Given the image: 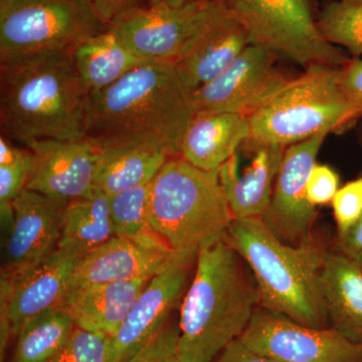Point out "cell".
<instances>
[{"instance_id":"37","label":"cell","mask_w":362,"mask_h":362,"mask_svg":"<svg viewBox=\"0 0 362 362\" xmlns=\"http://www.w3.org/2000/svg\"><path fill=\"white\" fill-rule=\"evenodd\" d=\"M337 249L362 268V216L344 237L338 239Z\"/></svg>"},{"instance_id":"38","label":"cell","mask_w":362,"mask_h":362,"mask_svg":"<svg viewBox=\"0 0 362 362\" xmlns=\"http://www.w3.org/2000/svg\"><path fill=\"white\" fill-rule=\"evenodd\" d=\"M26 150L14 146L7 141L6 136L0 138V166L9 165L21 158L25 153Z\"/></svg>"},{"instance_id":"16","label":"cell","mask_w":362,"mask_h":362,"mask_svg":"<svg viewBox=\"0 0 362 362\" xmlns=\"http://www.w3.org/2000/svg\"><path fill=\"white\" fill-rule=\"evenodd\" d=\"M33 154V169L26 188L58 199H84L95 189L97 147L80 141L37 140L28 145Z\"/></svg>"},{"instance_id":"12","label":"cell","mask_w":362,"mask_h":362,"mask_svg":"<svg viewBox=\"0 0 362 362\" xmlns=\"http://www.w3.org/2000/svg\"><path fill=\"white\" fill-rule=\"evenodd\" d=\"M66 199L25 188L13 202V221L4 242L2 280L20 277L59 247Z\"/></svg>"},{"instance_id":"28","label":"cell","mask_w":362,"mask_h":362,"mask_svg":"<svg viewBox=\"0 0 362 362\" xmlns=\"http://www.w3.org/2000/svg\"><path fill=\"white\" fill-rule=\"evenodd\" d=\"M317 26L329 44L345 47L354 57L362 54V0H325Z\"/></svg>"},{"instance_id":"11","label":"cell","mask_w":362,"mask_h":362,"mask_svg":"<svg viewBox=\"0 0 362 362\" xmlns=\"http://www.w3.org/2000/svg\"><path fill=\"white\" fill-rule=\"evenodd\" d=\"M250 45L246 26L226 0L204 2L192 40L175 64L187 92L218 77Z\"/></svg>"},{"instance_id":"23","label":"cell","mask_w":362,"mask_h":362,"mask_svg":"<svg viewBox=\"0 0 362 362\" xmlns=\"http://www.w3.org/2000/svg\"><path fill=\"white\" fill-rule=\"evenodd\" d=\"M96 147L95 187L108 197L151 182L164 164L173 158L153 147Z\"/></svg>"},{"instance_id":"18","label":"cell","mask_w":362,"mask_h":362,"mask_svg":"<svg viewBox=\"0 0 362 362\" xmlns=\"http://www.w3.org/2000/svg\"><path fill=\"white\" fill-rule=\"evenodd\" d=\"M178 252L168 244H150L114 235L78 262L70 289L121 281L151 280L170 265Z\"/></svg>"},{"instance_id":"26","label":"cell","mask_w":362,"mask_h":362,"mask_svg":"<svg viewBox=\"0 0 362 362\" xmlns=\"http://www.w3.org/2000/svg\"><path fill=\"white\" fill-rule=\"evenodd\" d=\"M74 328L73 319L62 307L40 312L21 326L11 362H49L68 341Z\"/></svg>"},{"instance_id":"3","label":"cell","mask_w":362,"mask_h":362,"mask_svg":"<svg viewBox=\"0 0 362 362\" xmlns=\"http://www.w3.org/2000/svg\"><path fill=\"white\" fill-rule=\"evenodd\" d=\"M259 307L256 282L226 240L202 250L181 306L178 356L183 362H213L244 334Z\"/></svg>"},{"instance_id":"9","label":"cell","mask_w":362,"mask_h":362,"mask_svg":"<svg viewBox=\"0 0 362 362\" xmlns=\"http://www.w3.org/2000/svg\"><path fill=\"white\" fill-rule=\"evenodd\" d=\"M279 362H362V345L333 328H313L259 307L240 338Z\"/></svg>"},{"instance_id":"31","label":"cell","mask_w":362,"mask_h":362,"mask_svg":"<svg viewBox=\"0 0 362 362\" xmlns=\"http://www.w3.org/2000/svg\"><path fill=\"white\" fill-rule=\"evenodd\" d=\"M338 239L344 237L362 216V175L338 189L332 202Z\"/></svg>"},{"instance_id":"34","label":"cell","mask_w":362,"mask_h":362,"mask_svg":"<svg viewBox=\"0 0 362 362\" xmlns=\"http://www.w3.org/2000/svg\"><path fill=\"white\" fill-rule=\"evenodd\" d=\"M339 86L349 103L362 114V59H350L340 68Z\"/></svg>"},{"instance_id":"8","label":"cell","mask_w":362,"mask_h":362,"mask_svg":"<svg viewBox=\"0 0 362 362\" xmlns=\"http://www.w3.org/2000/svg\"><path fill=\"white\" fill-rule=\"evenodd\" d=\"M246 26L251 45L265 47L304 69L342 68L350 61L319 32L309 0H226Z\"/></svg>"},{"instance_id":"2","label":"cell","mask_w":362,"mask_h":362,"mask_svg":"<svg viewBox=\"0 0 362 362\" xmlns=\"http://www.w3.org/2000/svg\"><path fill=\"white\" fill-rule=\"evenodd\" d=\"M88 103L89 92L71 54H42L1 65V126L25 145L85 139Z\"/></svg>"},{"instance_id":"30","label":"cell","mask_w":362,"mask_h":362,"mask_svg":"<svg viewBox=\"0 0 362 362\" xmlns=\"http://www.w3.org/2000/svg\"><path fill=\"white\" fill-rule=\"evenodd\" d=\"M33 169V152L26 150L18 160L0 166V214L6 235L13 221V202L25 190Z\"/></svg>"},{"instance_id":"25","label":"cell","mask_w":362,"mask_h":362,"mask_svg":"<svg viewBox=\"0 0 362 362\" xmlns=\"http://www.w3.org/2000/svg\"><path fill=\"white\" fill-rule=\"evenodd\" d=\"M115 235L109 197L95 187L89 197L71 199L64 209L59 247L87 254Z\"/></svg>"},{"instance_id":"10","label":"cell","mask_w":362,"mask_h":362,"mask_svg":"<svg viewBox=\"0 0 362 362\" xmlns=\"http://www.w3.org/2000/svg\"><path fill=\"white\" fill-rule=\"evenodd\" d=\"M275 54L258 45H247L218 77L190 95L197 111L228 112L250 117L287 84Z\"/></svg>"},{"instance_id":"4","label":"cell","mask_w":362,"mask_h":362,"mask_svg":"<svg viewBox=\"0 0 362 362\" xmlns=\"http://www.w3.org/2000/svg\"><path fill=\"white\" fill-rule=\"evenodd\" d=\"M225 240L251 269L259 307L309 327L327 328L321 283L327 250L311 233L292 246L261 218H233Z\"/></svg>"},{"instance_id":"17","label":"cell","mask_w":362,"mask_h":362,"mask_svg":"<svg viewBox=\"0 0 362 362\" xmlns=\"http://www.w3.org/2000/svg\"><path fill=\"white\" fill-rule=\"evenodd\" d=\"M84 256L77 250L58 247L20 277L11 281L1 279L0 308L7 312L13 335L18 334L28 319L59 306L70 290L76 267Z\"/></svg>"},{"instance_id":"13","label":"cell","mask_w":362,"mask_h":362,"mask_svg":"<svg viewBox=\"0 0 362 362\" xmlns=\"http://www.w3.org/2000/svg\"><path fill=\"white\" fill-rule=\"evenodd\" d=\"M326 136H316L285 150L270 206L261 220L286 244L296 246L311 233L316 206L307 197V181Z\"/></svg>"},{"instance_id":"27","label":"cell","mask_w":362,"mask_h":362,"mask_svg":"<svg viewBox=\"0 0 362 362\" xmlns=\"http://www.w3.org/2000/svg\"><path fill=\"white\" fill-rule=\"evenodd\" d=\"M151 182L109 197L115 235L150 244H166L150 221Z\"/></svg>"},{"instance_id":"5","label":"cell","mask_w":362,"mask_h":362,"mask_svg":"<svg viewBox=\"0 0 362 362\" xmlns=\"http://www.w3.org/2000/svg\"><path fill=\"white\" fill-rule=\"evenodd\" d=\"M233 220L220 169L195 168L169 159L151 182L150 221L173 251L197 252L225 240Z\"/></svg>"},{"instance_id":"39","label":"cell","mask_w":362,"mask_h":362,"mask_svg":"<svg viewBox=\"0 0 362 362\" xmlns=\"http://www.w3.org/2000/svg\"><path fill=\"white\" fill-rule=\"evenodd\" d=\"M214 0H149V6H180L192 2H211Z\"/></svg>"},{"instance_id":"19","label":"cell","mask_w":362,"mask_h":362,"mask_svg":"<svg viewBox=\"0 0 362 362\" xmlns=\"http://www.w3.org/2000/svg\"><path fill=\"white\" fill-rule=\"evenodd\" d=\"M251 136L249 117L228 112L197 111L188 121L180 156L195 168L218 170Z\"/></svg>"},{"instance_id":"40","label":"cell","mask_w":362,"mask_h":362,"mask_svg":"<svg viewBox=\"0 0 362 362\" xmlns=\"http://www.w3.org/2000/svg\"><path fill=\"white\" fill-rule=\"evenodd\" d=\"M161 362H183L181 361L180 357L178 356L177 352L176 354H171L170 356L166 357Z\"/></svg>"},{"instance_id":"14","label":"cell","mask_w":362,"mask_h":362,"mask_svg":"<svg viewBox=\"0 0 362 362\" xmlns=\"http://www.w3.org/2000/svg\"><path fill=\"white\" fill-rule=\"evenodd\" d=\"M204 4L139 7L109 28L143 61L175 64L192 40Z\"/></svg>"},{"instance_id":"24","label":"cell","mask_w":362,"mask_h":362,"mask_svg":"<svg viewBox=\"0 0 362 362\" xmlns=\"http://www.w3.org/2000/svg\"><path fill=\"white\" fill-rule=\"evenodd\" d=\"M71 54L89 93L113 85L133 69L147 63L109 28L90 35Z\"/></svg>"},{"instance_id":"22","label":"cell","mask_w":362,"mask_h":362,"mask_svg":"<svg viewBox=\"0 0 362 362\" xmlns=\"http://www.w3.org/2000/svg\"><path fill=\"white\" fill-rule=\"evenodd\" d=\"M321 283L330 327L362 345L361 267L339 250H327Z\"/></svg>"},{"instance_id":"15","label":"cell","mask_w":362,"mask_h":362,"mask_svg":"<svg viewBox=\"0 0 362 362\" xmlns=\"http://www.w3.org/2000/svg\"><path fill=\"white\" fill-rule=\"evenodd\" d=\"M197 252H178L168 268L154 276L137 298L113 337V362H122L150 341L168 324L187 287Z\"/></svg>"},{"instance_id":"1","label":"cell","mask_w":362,"mask_h":362,"mask_svg":"<svg viewBox=\"0 0 362 362\" xmlns=\"http://www.w3.org/2000/svg\"><path fill=\"white\" fill-rule=\"evenodd\" d=\"M194 113L175 64L147 62L89 93L86 139L98 147H153L177 157Z\"/></svg>"},{"instance_id":"35","label":"cell","mask_w":362,"mask_h":362,"mask_svg":"<svg viewBox=\"0 0 362 362\" xmlns=\"http://www.w3.org/2000/svg\"><path fill=\"white\" fill-rule=\"evenodd\" d=\"M96 14L105 25H110L124 14L144 6L145 1L149 0H81Z\"/></svg>"},{"instance_id":"32","label":"cell","mask_w":362,"mask_h":362,"mask_svg":"<svg viewBox=\"0 0 362 362\" xmlns=\"http://www.w3.org/2000/svg\"><path fill=\"white\" fill-rule=\"evenodd\" d=\"M180 324H166L139 351L122 362H161L177 352Z\"/></svg>"},{"instance_id":"33","label":"cell","mask_w":362,"mask_h":362,"mask_svg":"<svg viewBox=\"0 0 362 362\" xmlns=\"http://www.w3.org/2000/svg\"><path fill=\"white\" fill-rule=\"evenodd\" d=\"M339 189V176L329 166L317 164L307 181V197L313 206L332 202Z\"/></svg>"},{"instance_id":"36","label":"cell","mask_w":362,"mask_h":362,"mask_svg":"<svg viewBox=\"0 0 362 362\" xmlns=\"http://www.w3.org/2000/svg\"><path fill=\"white\" fill-rule=\"evenodd\" d=\"M213 362H279L259 354L245 345L242 340L230 343Z\"/></svg>"},{"instance_id":"20","label":"cell","mask_w":362,"mask_h":362,"mask_svg":"<svg viewBox=\"0 0 362 362\" xmlns=\"http://www.w3.org/2000/svg\"><path fill=\"white\" fill-rule=\"evenodd\" d=\"M149 281L78 286L69 290L59 306L70 315L77 327L113 337Z\"/></svg>"},{"instance_id":"21","label":"cell","mask_w":362,"mask_h":362,"mask_svg":"<svg viewBox=\"0 0 362 362\" xmlns=\"http://www.w3.org/2000/svg\"><path fill=\"white\" fill-rule=\"evenodd\" d=\"M286 148L281 145L252 147L256 154L243 175L238 170V153L221 166V187L233 218H261L266 213Z\"/></svg>"},{"instance_id":"7","label":"cell","mask_w":362,"mask_h":362,"mask_svg":"<svg viewBox=\"0 0 362 362\" xmlns=\"http://www.w3.org/2000/svg\"><path fill=\"white\" fill-rule=\"evenodd\" d=\"M108 28L81 0H0V63L71 54Z\"/></svg>"},{"instance_id":"6","label":"cell","mask_w":362,"mask_h":362,"mask_svg":"<svg viewBox=\"0 0 362 362\" xmlns=\"http://www.w3.org/2000/svg\"><path fill=\"white\" fill-rule=\"evenodd\" d=\"M339 73L337 66L313 65L291 78L249 117L247 144L288 147L351 126L362 114L343 95Z\"/></svg>"},{"instance_id":"29","label":"cell","mask_w":362,"mask_h":362,"mask_svg":"<svg viewBox=\"0 0 362 362\" xmlns=\"http://www.w3.org/2000/svg\"><path fill=\"white\" fill-rule=\"evenodd\" d=\"M49 362H113V337L75 326L68 341Z\"/></svg>"}]
</instances>
